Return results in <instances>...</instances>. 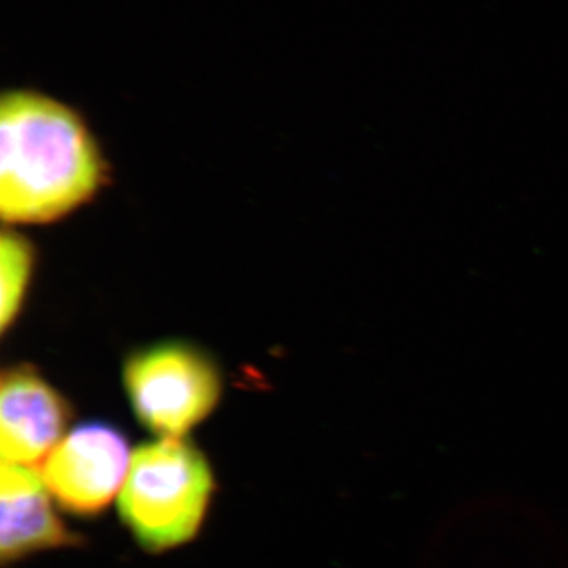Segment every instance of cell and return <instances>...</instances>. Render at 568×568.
Returning <instances> with one entry per match:
<instances>
[{"instance_id":"obj_2","label":"cell","mask_w":568,"mask_h":568,"mask_svg":"<svg viewBox=\"0 0 568 568\" xmlns=\"http://www.w3.org/2000/svg\"><path fill=\"white\" fill-rule=\"evenodd\" d=\"M213 489L211 466L193 444L160 437L133 452L119 514L142 548L168 551L200 532Z\"/></svg>"},{"instance_id":"obj_4","label":"cell","mask_w":568,"mask_h":568,"mask_svg":"<svg viewBox=\"0 0 568 568\" xmlns=\"http://www.w3.org/2000/svg\"><path fill=\"white\" fill-rule=\"evenodd\" d=\"M133 452L129 439L106 422L71 429L41 463L52 499L78 517H97L121 495Z\"/></svg>"},{"instance_id":"obj_5","label":"cell","mask_w":568,"mask_h":568,"mask_svg":"<svg viewBox=\"0 0 568 568\" xmlns=\"http://www.w3.org/2000/svg\"><path fill=\"white\" fill-rule=\"evenodd\" d=\"M65 398L31 366L6 369L0 383V454L3 463L41 466L67 436Z\"/></svg>"},{"instance_id":"obj_7","label":"cell","mask_w":568,"mask_h":568,"mask_svg":"<svg viewBox=\"0 0 568 568\" xmlns=\"http://www.w3.org/2000/svg\"><path fill=\"white\" fill-rule=\"evenodd\" d=\"M36 252L24 235L6 227L0 237V327L9 331L20 315L31 283Z\"/></svg>"},{"instance_id":"obj_3","label":"cell","mask_w":568,"mask_h":568,"mask_svg":"<svg viewBox=\"0 0 568 568\" xmlns=\"http://www.w3.org/2000/svg\"><path fill=\"white\" fill-rule=\"evenodd\" d=\"M122 377L134 416L159 437L183 439L222 398L215 361L185 342L142 347L126 358Z\"/></svg>"},{"instance_id":"obj_1","label":"cell","mask_w":568,"mask_h":568,"mask_svg":"<svg viewBox=\"0 0 568 568\" xmlns=\"http://www.w3.org/2000/svg\"><path fill=\"white\" fill-rule=\"evenodd\" d=\"M106 166L77 111L33 91L0 103V213L11 224L50 223L88 203Z\"/></svg>"},{"instance_id":"obj_6","label":"cell","mask_w":568,"mask_h":568,"mask_svg":"<svg viewBox=\"0 0 568 568\" xmlns=\"http://www.w3.org/2000/svg\"><path fill=\"white\" fill-rule=\"evenodd\" d=\"M78 537L67 529L52 506L50 489L36 467L3 463L0 467V558L17 562L44 549L73 547Z\"/></svg>"}]
</instances>
